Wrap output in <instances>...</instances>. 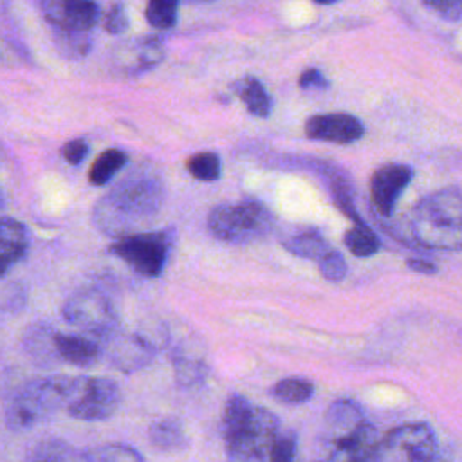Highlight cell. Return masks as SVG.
Instances as JSON below:
<instances>
[{"label": "cell", "mask_w": 462, "mask_h": 462, "mask_svg": "<svg viewBox=\"0 0 462 462\" xmlns=\"http://www.w3.org/2000/svg\"><path fill=\"white\" fill-rule=\"evenodd\" d=\"M296 448H298L296 433L292 430H278V433L271 442L267 462H294Z\"/></svg>", "instance_id": "cell-31"}, {"label": "cell", "mask_w": 462, "mask_h": 462, "mask_svg": "<svg viewBox=\"0 0 462 462\" xmlns=\"http://www.w3.org/2000/svg\"><path fill=\"white\" fill-rule=\"evenodd\" d=\"M164 202L162 180L146 170H137L119 180L94 206V226L110 238L143 231Z\"/></svg>", "instance_id": "cell-1"}, {"label": "cell", "mask_w": 462, "mask_h": 462, "mask_svg": "<svg viewBox=\"0 0 462 462\" xmlns=\"http://www.w3.org/2000/svg\"><path fill=\"white\" fill-rule=\"evenodd\" d=\"M233 88L253 116L269 117V114L273 110V99H271L269 92L265 90V87L256 78L245 76V78L238 79L233 85Z\"/></svg>", "instance_id": "cell-20"}, {"label": "cell", "mask_w": 462, "mask_h": 462, "mask_svg": "<svg viewBox=\"0 0 462 462\" xmlns=\"http://www.w3.org/2000/svg\"><path fill=\"white\" fill-rule=\"evenodd\" d=\"M433 462H448V458H446V455L442 451H439V455H437V458Z\"/></svg>", "instance_id": "cell-39"}, {"label": "cell", "mask_w": 462, "mask_h": 462, "mask_svg": "<svg viewBox=\"0 0 462 462\" xmlns=\"http://www.w3.org/2000/svg\"><path fill=\"white\" fill-rule=\"evenodd\" d=\"M298 83L305 90H309V88H327L328 87V81L325 79V76L318 69L303 70Z\"/></svg>", "instance_id": "cell-37"}, {"label": "cell", "mask_w": 462, "mask_h": 462, "mask_svg": "<svg viewBox=\"0 0 462 462\" xmlns=\"http://www.w3.org/2000/svg\"><path fill=\"white\" fill-rule=\"evenodd\" d=\"M346 249L357 258L374 256L381 249V240L377 235L363 222H356L343 238Z\"/></svg>", "instance_id": "cell-26"}, {"label": "cell", "mask_w": 462, "mask_h": 462, "mask_svg": "<svg viewBox=\"0 0 462 462\" xmlns=\"http://www.w3.org/2000/svg\"><path fill=\"white\" fill-rule=\"evenodd\" d=\"M413 179V170L408 164L390 162L377 168L370 179L372 206L379 215L390 217L408 184Z\"/></svg>", "instance_id": "cell-11"}, {"label": "cell", "mask_w": 462, "mask_h": 462, "mask_svg": "<svg viewBox=\"0 0 462 462\" xmlns=\"http://www.w3.org/2000/svg\"><path fill=\"white\" fill-rule=\"evenodd\" d=\"M103 354L112 366L130 374L152 363L155 357V346L141 334H125L116 330L101 341V356Z\"/></svg>", "instance_id": "cell-10"}, {"label": "cell", "mask_w": 462, "mask_h": 462, "mask_svg": "<svg viewBox=\"0 0 462 462\" xmlns=\"http://www.w3.org/2000/svg\"><path fill=\"white\" fill-rule=\"evenodd\" d=\"M377 442V430L365 420L354 433L319 446L318 462H368Z\"/></svg>", "instance_id": "cell-14"}, {"label": "cell", "mask_w": 462, "mask_h": 462, "mask_svg": "<svg viewBox=\"0 0 462 462\" xmlns=\"http://www.w3.org/2000/svg\"><path fill=\"white\" fill-rule=\"evenodd\" d=\"M54 42L58 49L67 56H85L90 51V36L88 31H74V29H60L52 27Z\"/></svg>", "instance_id": "cell-28"}, {"label": "cell", "mask_w": 462, "mask_h": 462, "mask_svg": "<svg viewBox=\"0 0 462 462\" xmlns=\"http://www.w3.org/2000/svg\"><path fill=\"white\" fill-rule=\"evenodd\" d=\"M406 263H408V267H410L413 273H420V274H433V273L437 271L431 262L422 260V258H410Z\"/></svg>", "instance_id": "cell-38"}, {"label": "cell", "mask_w": 462, "mask_h": 462, "mask_svg": "<svg viewBox=\"0 0 462 462\" xmlns=\"http://www.w3.org/2000/svg\"><path fill=\"white\" fill-rule=\"evenodd\" d=\"M280 430L278 417L233 393L222 413V437L227 462H267L269 448Z\"/></svg>", "instance_id": "cell-2"}, {"label": "cell", "mask_w": 462, "mask_h": 462, "mask_svg": "<svg viewBox=\"0 0 462 462\" xmlns=\"http://www.w3.org/2000/svg\"><path fill=\"white\" fill-rule=\"evenodd\" d=\"M52 27L90 31L101 20V7L94 0H40Z\"/></svg>", "instance_id": "cell-12"}, {"label": "cell", "mask_w": 462, "mask_h": 462, "mask_svg": "<svg viewBox=\"0 0 462 462\" xmlns=\"http://www.w3.org/2000/svg\"><path fill=\"white\" fill-rule=\"evenodd\" d=\"M274 217L256 200L215 206L208 215V231L222 242L247 244L273 231Z\"/></svg>", "instance_id": "cell-5"}, {"label": "cell", "mask_w": 462, "mask_h": 462, "mask_svg": "<svg viewBox=\"0 0 462 462\" xmlns=\"http://www.w3.org/2000/svg\"><path fill=\"white\" fill-rule=\"evenodd\" d=\"M171 363L175 370V379L180 386L191 388L195 384H200L208 375V365L204 363V359L186 356V352L175 350L171 354Z\"/></svg>", "instance_id": "cell-24"}, {"label": "cell", "mask_w": 462, "mask_h": 462, "mask_svg": "<svg viewBox=\"0 0 462 462\" xmlns=\"http://www.w3.org/2000/svg\"><path fill=\"white\" fill-rule=\"evenodd\" d=\"M61 316L69 325L99 341L117 330V314L110 300L92 287L72 292L61 307Z\"/></svg>", "instance_id": "cell-8"}, {"label": "cell", "mask_w": 462, "mask_h": 462, "mask_svg": "<svg viewBox=\"0 0 462 462\" xmlns=\"http://www.w3.org/2000/svg\"><path fill=\"white\" fill-rule=\"evenodd\" d=\"M148 437H150V444L155 449L166 451V453L180 451L188 444V437H186V433L182 430V424L177 419H173V417H166V419L155 420L150 426Z\"/></svg>", "instance_id": "cell-19"}, {"label": "cell", "mask_w": 462, "mask_h": 462, "mask_svg": "<svg viewBox=\"0 0 462 462\" xmlns=\"http://www.w3.org/2000/svg\"><path fill=\"white\" fill-rule=\"evenodd\" d=\"M173 231H137L114 238L108 251L144 278H157L168 263Z\"/></svg>", "instance_id": "cell-6"}, {"label": "cell", "mask_w": 462, "mask_h": 462, "mask_svg": "<svg viewBox=\"0 0 462 462\" xmlns=\"http://www.w3.org/2000/svg\"><path fill=\"white\" fill-rule=\"evenodd\" d=\"M189 175L197 180L213 182L220 177V157L213 152H199L186 161Z\"/></svg>", "instance_id": "cell-29"}, {"label": "cell", "mask_w": 462, "mask_h": 462, "mask_svg": "<svg viewBox=\"0 0 462 462\" xmlns=\"http://www.w3.org/2000/svg\"><path fill=\"white\" fill-rule=\"evenodd\" d=\"M2 202H4V199H2V191H0V208H2Z\"/></svg>", "instance_id": "cell-41"}, {"label": "cell", "mask_w": 462, "mask_h": 462, "mask_svg": "<svg viewBox=\"0 0 462 462\" xmlns=\"http://www.w3.org/2000/svg\"><path fill=\"white\" fill-rule=\"evenodd\" d=\"M121 404V390L108 377H76L72 395L65 406L78 420H105Z\"/></svg>", "instance_id": "cell-9"}, {"label": "cell", "mask_w": 462, "mask_h": 462, "mask_svg": "<svg viewBox=\"0 0 462 462\" xmlns=\"http://www.w3.org/2000/svg\"><path fill=\"white\" fill-rule=\"evenodd\" d=\"M363 410L357 406V402L350 399H337L334 401L323 417V428L319 433V446H325L328 442H334L337 439H343L350 433H354L363 422H365Z\"/></svg>", "instance_id": "cell-15"}, {"label": "cell", "mask_w": 462, "mask_h": 462, "mask_svg": "<svg viewBox=\"0 0 462 462\" xmlns=\"http://www.w3.org/2000/svg\"><path fill=\"white\" fill-rule=\"evenodd\" d=\"M428 9L448 22H458L462 16V0H422Z\"/></svg>", "instance_id": "cell-35"}, {"label": "cell", "mask_w": 462, "mask_h": 462, "mask_svg": "<svg viewBox=\"0 0 462 462\" xmlns=\"http://www.w3.org/2000/svg\"><path fill=\"white\" fill-rule=\"evenodd\" d=\"M316 263H318L321 276L328 282H341L348 271L345 256L334 247H330L321 258H318Z\"/></svg>", "instance_id": "cell-32"}, {"label": "cell", "mask_w": 462, "mask_h": 462, "mask_svg": "<svg viewBox=\"0 0 462 462\" xmlns=\"http://www.w3.org/2000/svg\"><path fill=\"white\" fill-rule=\"evenodd\" d=\"M85 462H144L141 453L126 444H103L83 453Z\"/></svg>", "instance_id": "cell-27"}, {"label": "cell", "mask_w": 462, "mask_h": 462, "mask_svg": "<svg viewBox=\"0 0 462 462\" xmlns=\"http://www.w3.org/2000/svg\"><path fill=\"white\" fill-rule=\"evenodd\" d=\"M179 0H148L146 20L155 29H171L177 23Z\"/></svg>", "instance_id": "cell-30"}, {"label": "cell", "mask_w": 462, "mask_h": 462, "mask_svg": "<svg viewBox=\"0 0 462 462\" xmlns=\"http://www.w3.org/2000/svg\"><path fill=\"white\" fill-rule=\"evenodd\" d=\"M271 395L282 404H303L314 395V384L305 377H285L274 383Z\"/></svg>", "instance_id": "cell-25"}, {"label": "cell", "mask_w": 462, "mask_h": 462, "mask_svg": "<svg viewBox=\"0 0 462 462\" xmlns=\"http://www.w3.org/2000/svg\"><path fill=\"white\" fill-rule=\"evenodd\" d=\"M314 2H318V4H334L337 0H314Z\"/></svg>", "instance_id": "cell-40"}, {"label": "cell", "mask_w": 462, "mask_h": 462, "mask_svg": "<svg viewBox=\"0 0 462 462\" xmlns=\"http://www.w3.org/2000/svg\"><path fill=\"white\" fill-rule=\"evenodd\" d=\"M305 134L314 141L350 144L363 137L365 126L352 114L330 112L316 114L305 121Z\"/></svg>", "instance_id": "cell-13"}, {"label": "cell", "mask_w": 462, "mask_h": 462, "mask_svg": "<svg viewBox=\"0 0 462 462\" xmlns=\"http://www.w3.org/2000/svg\"><path fill=\"white\" fill-rule=\"evenodd\" d=\"M87 153H88V144L85 139H72V141L65 143V146L61 148L63 159L72 166L81 164L83 159L87 157Z\"/></svg>", "instance_id": "cell-36"}, {"label": "cell", "mask_w": 462, "mask_h": 462, "mask_svg": "<svg viewBox=\"0 0 462 462\" xmlns=\"http://www.w3.org/2000/svg\"><path fill=\"white\" fill-rule=\"evenodd\" d=\"M27 247V227L16 218L0 217V278L25 256Z\"/></svg>", "instance_id": "cell-17"}, {"label": "cell", "mask_w": 462, "mask_h": 462, "mask_svg": "<svg viewBox=\"0 0 462 462\" xmlns=\"http://www.w3.org/2000/svg\"><path fill=\"white\" fill-rule=\"evenodd\" d=\"M76 377L72 375H47L27 381L9 401L5 408V420L14 430H27L45 419L49 413L65 408Z\"/></svg>", "instance_id": "cell-4"}, {"label": "cell", "mask_w": 462, "mask_h": 462, "mask_svg": "<svg viewBox=\"0 0 462 462\" xmlns=\"http://www.w3.org/2000/svg\"><path fill=\"white\" fill-rule=\"evenodd\" d=\"M439 451L435 431L424 422H410L377 439L368 462H433Z\"/></svg>", "instance_id": "cell-7"}, {"label": "cell", "mask_w": 462, "mask_h": 462, "mask_svg": "<svg viewBox=\"0 0 462 462\" xmlns=\"http://www.w3.org/2000/svg\"><path fill=\"white\" fill-rule=\"evenodd\" d=\"M282 245L291 254L305 258V260H312V262L321 258L330 249L327 238L316 229H305L296 235H291L282 242Z\"/></svg>", "instance_id": "cell-21"}, {"label": "cell", "mask_w": 462, "mask_h": 462, "mask_svg": "<svg viewBox=\"0 0 462 462\" xmlns=\"http://www.w3.org/2000/svg\"><path fill=\"white\" fill-rule=\"evenodd\" d=\"M116 58L123 70L143 72L162 61L164 47L162 42L157 38H137L132 42H125V45L117 51Z\"/></svg>", "instance_id": "cell-18"}, {"label": "cell", "mask_w": 462, "mask_h": 462, "mask_svg": "<svg viewBox=\"0 0 462 462\" xmlns=\"http://www.w3.org/2000/svg\"><path fill=\"white\" fill-rule=\"evenodd\" d=\"M52 336H54V330L51 328H45V327H40L34 330V336L31 339L32 343V352H36V359L42 361V363H54V361H60L58 356H56V350H54V341H52Z\"/></svg>", "instance_id": "cell-33"}, {"label": "cell", "mask_w": 462, "mask_h": 462, "mask_svg": "<svg viewBox=\"0 0 462 462\" xmlns=\"http://www.w3.org/2000/svg\"><path fill=\"white\" fill-rule=\"evenodd\" d=\"M103 27L110 34H121L128 27V16L126 9L121 2H116L110 5V9L103 16Z\"/></svg>", "instance_id": "cell-34"}, {"label": "cell", "mask_w": 462, "mask_h": 462, "mask_svg": "<svg viewBox=\"0 0 462 462\" xmlns=\"http://www.w3.org/2000/svg\"><path fill=\"white\" fill-rule=\"evenodd\" d=\"M54 350L60 361L88 368L101 357V341L88 334L54 332Z\"/></svg>", "instance_id": "cell-16"}, {"label": "cell", "mask_w": 462, "mask_h": 462, "mask_svg": "<svg viewBox=\"0 0 462 462\" xmlns=\"http://www.w3.org/2000/svg\"><path fill=\"white\" fill-rule=\"evenodd\" d=\"M128 161V155L117 148H108L96 157L88 170V180L94 186L108 184L116 173H119Z\"/></svg>", "instance_id": "cell-22"}, {"label": "cell", "mask_w": 462, "mask_h": 462, "mask_svg": "<svg viewBox=\"0 0 462 462\" xmlns=\"http://www.w3.org/2000/svg\"><path fill=\"white\" fill-rule=\"evenodd\" d=\"M29 462H85L69 442L61 439H45L29 451Z\"/></svg>", "instance_id": "cell-23"}, {"label": "cell", "mask_w": 462, "mask_h": 462, "mask_svg": "<svg viewBox=\"0 0 462 462\" xmlns=\"http://www.w3.org/2000/svg\"><path fill=\"white\" fill-rule=\"evenodd\" d=\"M410 233L426 249L460 251L462 195L457 186L424 197L411 211Z\"/></svg>", "instance_id": "cell-3"}]
</instances>
